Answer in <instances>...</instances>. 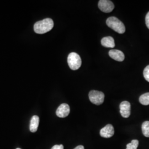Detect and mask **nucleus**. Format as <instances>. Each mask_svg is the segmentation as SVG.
I'll list each match as a JSON object with an SVG mask.
<instances>
[{
    "label": "nucleus",
    "instance_id": "obj_15",
    "mask_svg": "<svg viewBox=\"0 0 149 149\" xmlns=\"http://www.w3.org/2000/svg\"><path fill=\"white\" fill-rule=\"evenodd\" d=\"M144 78L148 82H149V65L147 66L144 70L143 72Z\"/></svg>",
    "mask_w": 149,
    "mask_h": 149
},
{
    "label": "nucleus",
    "instance_id": "obj_4",
    "mask_svg": "<svg viewBox=\"0 0 149 149\" xmlns=\"http://www.w3.org/2000/svg\"><path fill=\"white\" fill-rule=\"evenodd\" d=\"M88 97L90 101L96 105H101L104 100V94L98 91H91Z\"/></svg>",
    "mask_w": 149,
    "mask_h": 149
},
{
    "label": "nucleus",
    "instance_id": "obj_6",
    "mask_svg": "<svg viewBox=\"0 0 149 149\" xmlns=\"http://www.w3.org/2000/svg\"><path fill=\"white\" fill-rule=\"evenodd\" d=\"M70 112V108L68 104L63 103V104H61L58 108L56 111V114L58 117L65 118L69 116Z\"/></svg>",
    "mask_w": 149,
    "mask_h": 149
},
{
    "label": "nucleus",
    "instance_id": "obj_17",
    "mask_svg": "<svg viewBox=\"0 0 149 149\" xmlns=\"http://www.w3.org/2000/svg\"><path fill=\"white\" fill-rule=\"evenodd\" d=\"M51 149H64L63 145H55Z\"/></svg>",
    "mask_w": 149,
    "mask_h": 149
},
{
    "label": "nucleus",
    "instance_id": "obj_2",
    "mask_svg": "<svg viewBox=\"0 0 149 149\" xmlns=\"http://www.w3.org/2000/svg\"><path fill=\"white\" fill-rule=\"evenodd\" d=\"M107 25L119 34H123L125 32V27L122 22L116 17H109L106 21Z\"/></svg>",
    "mask_w": 149,
    "mask_h": 149
},
{
    "label": "nucleus",
    "instance_id": "obj_10",
    "mask_svg": "<svg viewBox=\"0 0 149 149\" xmlns=\"http://www.w3.org/2000/svg\"><path fill=\"white\" fill-rule=\"evenodd\" d=\"M101 44L106 48H113L115 47V42L112 37H106L102 39Z\"/></svg>",
    "mask_w": 149,
    "mask_h": 149
},
{
    "label": "nucleus",
    "instance_id": "obj_3",
    "mask_svg": "<svg viewBox=\"0 0 149 149\" xmlns=\"http://www.w3.org/2000/svg\"><path fill=\"white\" fill-rule=\"evenodd\" d=\"M68 63L70 68L72 70L79 69L81 66L82 61L80 55L76 53H71L68 58Z\"/></svg>",
    "mask_w": 149,
    "mask_h": 149
},
{
    "label": "nucleus",
    "instance_id": "obj_14",
    "mask_svg": "<svg viewBox=\"0 0 149 149\" xmlns=\"http://www.w3.org/2000/svg\"><path fill=\"white\" fill-rule=\"evenodd\" d=\"M139 145V141L137 140H133L132 142L127 144L126 149H137Z\"/></svg>",
    "mask_w": 149,
    "mask_h": 149
},
{
    "label": "nucleus",
    "instance_id": "obj_19",
    "mask_svg": "<svg viewBox=\"0 0 149 149\" xmlns=\"http://www.w3.org/2000/svg\"><path fill=\"white\" fill-rule=\"evenodd\" d=\"M20 149V148H17V149Z\"/></svg>",
    "mask_w": 149,
    "mask_h": 149
},
{
    "label": "nucleus",
    "instance_id": "obj_8",
    "mask_svg": "<svg viewBox=\"0 0 149 149\" xmlns=\"http://www.w3.org/2000/svg\"><path fill=\"white\" fill-rule=\"evenodd\" d=\"M114 134V129L111 124H107L100 130V135L104 138H109Z\"/></svg>",
    "mask_w": 149,
    "mask_h": 149
},
{
    "label": "nucleus",
    "instance_id": "obj_16",
    "mask_svg": "<svg viewBox=\"0 0 149 149\" xmlns=\"http://www.w3.org/2000/svg\"><path fill=\"white\" fill-rule=\"evenodd\" d=\"M145 23L147 27L149 29V12L147 13L145 17Z\"/></svg>",
    "mask_w": 149,
    "mask_h": 149
},
{
    "label": "nucleus",
    "instance_id": "obj_9",
    "mask_svg": "<svg viewBox=\"0 0 149 149\" xmlns=\"http://www.w3.org/2000/svg\"><path fill=\"white\" fill-rule=\"evenodd\" d=\"M109 56L118 61H123L125 59V55L122 51L119 50H111L109 52Z\"/></svg>",
    "mask_w": 149,
    "mask_h": 149
},
{
    "label": "nucleus",
    "instance_id": "obj_7",
    "mask_svg": "<svg viewBox=\"0 0 149 149\" xmlns=\"http://www.w3.org/2000/svg\"><path fill=\"white\" fill-rule=\"evenodd\" d=\"M131 106L128 101H123L120 104V113L123 117L127 118L130 115Z\"/></svg>",
    "mask_w": 149,
    "mask_h": 149
},
{
    "label": "nucleus",
    "instance_id": "obj_1",
    "mask_svg": "<svg viewBox=\"0 0 149 149\" xmlns=\"http://www.w3.org/2000/svg\"><path fill=\"white\" fill-rule=\"evenodd\" d=\"M53 27V21L51 18H45L34 24V31L37 34H42L49 32Z\"/></svg>",
    "mask_w": 149,
    "mask_h": 149
},
{
    "label": "nucleus",
    "instance_id": "obj_11",
    "mask_svg": "<svg viewBox=\"0 0 149 149\" xmlns=\"http://www.w3.org/2000/svg\"><path fill=\"white\" fill-rule=\"evenodd\" d=\"M39 124V118L37 116H34L32 118L30 123L29 129L32 133H35L37 131Z\"/></svg>",
    "mask_w": 149,
    "mask_h": 149
},
{
    "label": "nucleus",
    "instance_id": "obj_12",
    "mask_svg": "<svg viewBox=\"0 0 149 149\" xmlns=\"http://www.w3.org/2000/svg\"><path fill=\"white\" fill-rule=\"evenodd\" d=\"M139 102L141 104L144 106L149 105V92L144 93L140 96L139 98Z\"/></svg>",
    "mask_w": 149,
    "mask_h": 149
},
{
    "label": "nucleus",
    "instance_id": "obj_18",
    "mask_svg": "<svg viewBox=\"0 0 149 149\" xmlns=\"http://www.w3.org/2000/svg\"><path fill=\"white\" fill-rule=\"evenodd\" d=\"M74 149H85L84 146L82 145H79L78 146H77L76 148H75Z\"/></svg>",
    "mask_w": 149,
    "mask_h": 149
},
{
    "label": "nucleus",
    "instance_id": "obj_13",
    "mask_svg": "<svg viewBox=\"0 0 149 149\" xmlns=\"http://www.w3.org/2000/svg\"><path fill=\"white\" fill-rule=\"evenodd\" d=\"M141 129L144 136L149 138V121L144 122L142 124Z\"/></svg>",
    "mask_w": 149,
    "mask_h": 149
},
{
    "label": "nucleus",
    "instance_id": "obj_5",
    "mask_svg": "<svg viewBox=\"0 0 149 149\" xmlns=\"http://www.w3.org/2000/svg\"><path fill=\"white\" fill-rule=\"evenodd\" d=\"M98 7L102 12L109 13L111 12L114 8V5L111 1L100 0L98 2Z\"/></svg>",
    "mask_w": 149,
    "mask_h": 149
}]
</instances>
